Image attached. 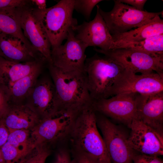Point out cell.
Returning a JSON list of instances; mask_svg holds the SVG:
<instances>
[{
	"mask_svg": "<svg viewBox=\"0 0 163 163\" xmlns=\"http://www.w3.org/2000/svg\"><path fill=\"white\" fill-rule=\"evenodd\" d=\"M48 64L55 88L58 111L65 110L78 115L92 107L93 101L84 71L64 72Z\"/></svg>",
	"mask_w": 163,
	"mask_h": 163,
	"instance_id": "1",
	"label": "cell"
},
{
	"mask_svg": "<svg viewBox=\"0 0 163 163\" xmlns=\"http://www.w3.org/2000/svg\"><path fill=\"white\" fill-rule=\"evenodd\" d=\"M69 135L73 153L87 155L97 163H112L97 129L96 115L92 107L78 115Z\"/></svg>",
	"mask_w": 163,
	"mask_h": 163,
	"instance_id": "2",
	"label": "cell"
},
{
	"mask_svg": "<svg viewBox=\"0 0 163 163\" xmlns=\"http://www.w3.org/2000/svg\"><path fill=\"white\" fill-rule=\"evenodd\" d=\"M74 0H61L55 5L40 10L35 8L50 40L51 49L61 45L66 39L70 30L78 25L73 17Z\"/></svg>",
	"mask_w": 163,
	"mask_h": 163,
	"instance_id": "3",
	"label": "cell"
},
{
	"mask_svg": "<svg viewBox=\"0 0 163 163\" xmlns=\"http://www.w3.org/2000/svg\"><path fill=\"white\" fill-rule=\"evenodd\" d=\"M125 69L111 59L96 54L86 59L84 71L93 101L109 97L115 80Z\"/></svg>",
	"mask_w": 163,
	"mask_h": 163,
	"instance_id": "4",
	"label": "cell"
},
{
	"mask_svg": "<svg viewBox=\"0 0 163 163\" xmlns=\"http://www.w3.org/2000/svg\"><path fill=\"white\" fill-rule=\"evenodd\" d=\"M114 5L109 12L103 11L97 5L99 11L105 21L111 34L124 33L133 28L139 27L149 22L163 11L151 12L137 9L132 6L114 0Z\"/></svg>",
	"mask_w": 163,
	"mask_h": 163,
	"instance_id": "5",
	"label": "cell"
},
{
	"mask_svg": "<svg viewBox=\"0 0 163 163\" xmlns=\"http://www.w3.org/2000/svg\"><path fill=\"white\" fill-rule=\"evenodd\" d=\"M78 115L65 110L40 119L30 130L31 141L34 148L60 140L69 135Z\"/></svg>",
	"mask_w": 163,
	"mask_h": 163,
	"instance_id": "6",
	"label": "cell"
},
{
	"mask_svg": "<svg viewBox=\"0 0 163 163\" xmlns=\"http://www.w3.org/2000/svg\"><path fill=\"white\" fill-rule=\"evenodd\" d=\"M94 50L111 59L124 69L134 73L145 74L155 72L163 75V56L125 48L104 51L94 48Z\"/></svg>",
	"mask_w": 163,
	"mask_h": 163,
	"instance_id": "7",
	"label": "cell"
},
{
	"mask_svg": "<svg viewBox=\"0 0 163 163\" xmlns=\"http://www.w3.org/2000/svg\"><path fill=\"white\" fill-rule=\"evenodd\" d=\"M163 91V75L156 72L136 73L125 69L115 80L109 96L125 93L147 94Z\"/></svg>",
	"mask_w": 163,
	"mask_h": 163,
	"instance_id": "8",
	"label": "cell"
},
{
	"mask_svg": "<svg viewBox=\"0 0 163 163\" xmlns=\"http://www.w3.org/2000/svg\"><path fill=\"white\" fill-rule=\"evenodd\" d=\"M19 21L23 34L35 51L52 64L51 46L47 35L36 15L32 2L19 8Z\"/></svg>",
	"mask_w": 163,
	"mask_h": 163,
	"instance_id": "9",
	"label": "cell"
},
{
	"mask_svg": "<svg viewBox=\"0 0 163 163\" xmlns=\"http://www.w3.org/2000/svg\"><path fill=\"white\" fill-rule=\"evenodd\" d=\"M97 123L112 163H133L135 152L129 146L123 130L103 116L97 117Z\"/></svg>",
	"mask_w": 163,
	"mask_h": 163,
	"instance_id": "10",
	"label": "cell"
},
{
	"mask_svg": "<svg viewBox=\"0 0 163 163\" xmlns=\"http://www.w3.org/2000/svg\"><path fill=\"white\" fill-rule=\"evenodd\" d=\"M140 94L131 93L116 94L110 98L93 101L92 107L95 112L102 113L129 127L134 119H137V105Z\"/></svg>",
	"mask_w": 163,
	"mask_h": 163,
	"instance_id": "11",
	"label": "cell"
},
{
	"mask_svg": "<svg viewBox=\"0 0 163 163\" xmlns=\"http://www.w3.org/2000/svg\"><path fill=\"white\" fill-rule=\"evenodd\" d=\"M63 45L51 50L52 64L64 72L84 71L88 46L76 37L71 29Z\"/></svg>",
	"mask_w": 163,
	"mask_h": 163,
	"instance_id": "12",
	"label": "cell"
},
{
	"mask_svg": "<svg viewBox=\"0 0 163 163\" xmlns=\"http://www.w3.org/2000/svg\"><path fill=\"white\" fill-rule=\"evenodd\" d=\"M76 38L89 46L99 47L104 51L113 49L115 45L108 27L97 8L94 19L84 21L72 28Z\"/></svg>",
	"mask_w": 163,
	"mask_h": 163,
	"instance_id": "13",
	"label": "cell"
},
{
	"mask_svg": "<svg viewBox=\"0 0 163 163\" xmlns=\"http://www.w3.org/2000/svg\"><path fill=\"white\" fill-rule=\"evenodd\" d=\"M129 127L131 131L128 141L135 152L151 156L163 155V136L137 119Z\"/></svg>",
	"mask_w": 163,
	"mask_h": 163,
	"instance_id": "14",
	"label": "cell"
},
{
	"mask_svg": "<svg viewBox=\"0 0 163 163\" xmlns=\"http://www.w3.org/2000/svg\"><path fill=\"white\" fill-rule=\"evenodd\" d=\"M24 104L32 109L40 119L56 112V99L53 81L48 77L38 79Z\"/></svg>",
	"mask_w": 163,
	"mask_h": 163,
	"instance_id": "15",
	"label": "cell"
},
{
	"mask_svg": "<svg viewBox=\"0 0 163 163\" xmlns=\"http://www.w3.org/2000/svg\"><path fill=\"white\" fill-rule=\"evenodd\" d=\"M137 110V119L163 136V91L140 94Z\"/></svg>",
	"mask_w": 163,
	"mask_h": 163,
	"instance_id": "16",
	"label": "cell"
},
{
	"mask_svg": "<svg viewBox=\"0 0 163 163\" xmlns=\"http://www.w3.org/2000/svg\"><path fill=\"white\" fill-rule=\"evenodd\" d=\"M0 56L8 61L16 62L43 59L19 38L0 32Z\"/></svg>",
	"mask_w": 163,
	"mask_h": 163,
	"instance_id": "17",
	"label": "cell"
},
{
	"mask_svg": "<svg viewBox=\"0 0 163 163\" xmlns=\"http://www.w3.org/2000/svg\"><path fill=\"white\" fill-rule=\"evenodd\" d=\"M46 62L47 63L45 59H40L23 62H13L0 56V82L9 88L18 80L43 68Z\"/></svg>",
	"mask_w": 163,
	"mask_h": 163,
	"instance_id": "18",
	"label": "cell"
},
{
	"mask_svg": "<svg viewBox=\"0 0 163 163\" xmlns=\"http://www.w3.org/2000/svg\"><path fill=\"white\" fill-rule=\"evenodd\" d=\"M40 119L37 113L27 105L10 104L8 111L0 120L9 132L20 129L30 130Z\"/></svg>",
	"mask_w": 163,
	"mask_h": 163,
	"instance_id": "19",
	"label": "cell"
},
{
	"mask_svg": "<svg viewBox=\"0 0 163 163\" xmlns=\"http://www.w3.org/2000/svg\"><path fill=\"white\" fill-rule=\"evenodd\" d=\"M163 34V20L157 15L145 25L126 32L112 35L114 41L134 42Z\"/></svg>",
	"mask_w": 163,
	"mask_h": 163,
	"instance_id": "20",
	"label": "cell"
},
{
	"mask_svg": "<svg viewBox=\"0 0 163 163\" xmlns=\"http://www.w3.org/2000/svg\"><path fill=\"white\" fill-rule=\"evenodd\" d=\"M19 8L0 9V32L19 38L36 53L30 43L24 37L21 28Z\"/></svg>",
	"mask_w": 163,
	"mask_h": 163,
	"instance_id": "21",
	"label": "cell"
},
{
	"mask_svg": "<svg viewBox=\"0 0 163 163\" xmlns=\"http://www.w3.org/2000/svg\"><path fill=\"white\" fill-rule=\"evenodd\" d=\"M43 69H38L13 84L8 88L10 92V104H24L26 99L34 86Z\"/></svg>",
	"mask_w": 163,
	"mask_h": 163,
	"instance_id": "22",
	"label": "cell"
},
{
	"mask_svg": "<svg viewBox=\"0 0 163 163\" xmlns=\"http://www.w3.org/2000/svg\"><path fill=\"white\" fill-rule=\"evenodd\" d=\"M125 48L163 56V34L134 42H115L114 49Z\"/></svg>",
	"mask_w": 163,
	"mask_h": 163,
	"instance_id": "23",
	"label": "cell"
},
{
	"mask_svg": "<svg viewBox=\"0 0 163 163\" xmlns=\"http://www.w3.org/2000/svg\"><path fill=\"white\" fill-rule=\"evenodd\" d=\"M7 142L28 153L34 148L31 141L30 130L20 129L9 131Z\"/></svg>",
	"mask_w": 163,
	"mask_h": 163,
	"instance_id": "24",
	"label": "cell"
},
{
	"mask_svg": "<svg viewBox=\"0 0 163 163\" xmlns=\"http://www.w3.org/2000/svg\"><path fill=\"white\" fill-rule=\"evenodd\" d=\"M50 152L47 145H38L18 163H45Z\"/></svg>",
	"mask_w": 163,
	"mask_h": 163,
	"instance_id": "25",
	"label": "cell"
},
{
	"mask_svg": "<svg viewBox=\"0 0 163 163\" xmlns=\"http://www.w3.org/2000/svg\"><path fill=\"white\" fill-rule=\"evenodd\" d=\"M1 150L5 163H18L29 153H27L7 142Z\"/></svg>",
	"mask_w": 163,
	"mask_h": 163,
	"instance_id": "26",
	"label": "cell"
},
{
	"mask_svg": "<svg viewBox=\"0 0 163 163\" xmlns=\"http://www.w3.org/2000/svg\"><path fill=\"white\" fill-rule=\"evenodd\" d=\"M102 0H74V10L89 19L94 7Z\"/></svg>",
	"mask_w": 163,
	"mask_h": 163,
	"instance_id": "27",
	"label": "cell"
},
{
	"mask_svg": "<svg viewBox=\"0 0 163 163\" xmlns=\"http://www.w3.org/2000/svg\"><path fill=\"white\" fill-rule=\"evenodd\" d=\"M9 102V89L7 87L0 82V120L8 111Z\"/></svg>",
	"mask_w": 163,
	"mask_h": 163,
	"instance_id": "28",
	"label": "cell"
},
{
	"mask_svg": "<svg viewBox=\"0 0 163 163\" xmlns=\"http://www.w3.org/2000/svg\"><path fill=\"white\" fill-rule=\"evenodd\" d=\"M159 157L135 153L133 158V163H163Z\"/></svg>",
	"mask_w": 163,
	"mask_h": 163,
	"instance_id": "29",
	"label": "cell"
},
{
	"mask_svg": "<svg viewBox=\"0 0 163 163\" xmlns=\"http://www.w3.org/2000/svg\"><path fill=\"white\" fill-rule=\"evenodd\" d=\"M31 2L27 0H0V9L22 7Z\"/></svg>",
	"mask_w": 163,
	"mask_h": 163,
	"instance_id": "30",
	"label": "cell"
},
{
	"mask_svg": "<svg viewBox=\"0 0 163 163\" xmlns=\"http://www.w3.org/2000/svg\"><path fill=\"white\" fill-rule=\"evenodd\" d=\"M72 163H97L88 156L80 154L73 153Z\"/></svg>",
	"mask_w": 163,
	"mask_h": 163,
	"instance_id": "31",
	"label": "cell"
},
{
	"mask_svg": "<svg viewBox=\"0 0 163 163\" xmlns=\"http://www.w3.org/2000/svg\"><path fill=\"white\" fill-rule=\"evenodd\" d=\"M54 163H72V158L67 151L61 150L57 154Z\"/></svg>",
	"mask_w": 163,
	"mask_h": 163,
	"instance_id": "32",
	"label": "cell"
},
{
	"mask_svg": "<svg viewBox=\"0 0 163 163\" xmlns=\"http://www.w3.org/2000/svg\"><path fill=\"white\" fill-rule=\"evenodd\" d=\"M9 134L8 129L3 122L0 120V149L7 142Z\"/></svg>",
	"mask_w": 163,
	"mask_h": 163,
	"instance_id": "33",
	"label": "cell"
},
{
	"mask_svg": "<svg viewBox=\"0 0 163 163\" xmlns=\"http://www.w3.org/2000/svg\"><path fill=\"white\" fill-rule=\"evenodd\" d=\"M124 4L130 5L137 9L143 10L144 6L147 1L146 0H119Z\"/></svg>",
	"mask_w": 163,
	"mask_h": 163,
	"instance_id": "34",
	"label": "cell"
},
{
	"mask_svg": "<svg viewBox=\"0 0 163 163\" xmlns=\"http://www.w3.org/2000/svg\"><path fill=\"white\" fill-rule=\"evenodd\" d=\"M31 1L32 4L36 6V8L39 10H43L46 8V0H31Z\"/></svg>",
	"mask_w": 163,
	"mask_h": 163,
	"instance_id": "35",
	"label": "cell"
},
{
	"mask_svg": "<svg viewBox=\"0 0 163 163\" xmlns=\"http://www.w3.org/2000/svg\"><path fill=\"white\" fill-rule=\"evenodd\" d=\"M0 163H5L1 149H0Z\"/></svg>",
	"mask_w": 163,
	"mask_h": 163,
	"instance_id": "36",
	"label": "cell"
}]
</instances>
